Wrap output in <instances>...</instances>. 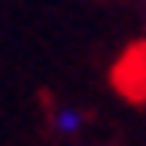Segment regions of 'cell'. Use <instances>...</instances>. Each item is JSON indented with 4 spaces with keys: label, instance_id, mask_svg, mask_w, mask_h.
I'll return each mask as SVG.
<instances>
[{
    "label": "cell",
    "instance_id": "cell-1",
    "mask_svg": "<svg viewBox=\"0 0 146 146\" xmlns=\"http://www.w3.org/2000/svg\"><path fill=\"white\" fill-rule=\"evenodd\" d=\"M81 127H85V115L77 108H58L54 111V131L58 135H77Z\"/></svg>",
    "mask_w": 146,
    "mask_h": 146
}]
</instances>
